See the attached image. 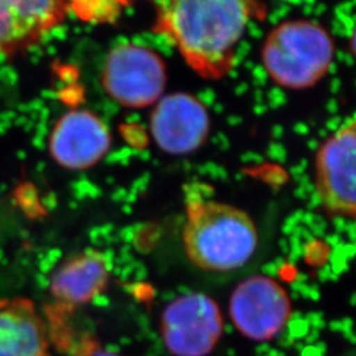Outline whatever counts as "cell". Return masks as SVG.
<instances>
[{
	"mask_svg": "<svg viewBox=\"0 0 356 356\" xmlns=\"http://www.w3.org/2000/svg\"><path fill=\"white\" fill-rule=\"evenodd\" d=\"M314 182L319 202L330 216L356 222V119L338 128L319 147Z\"/></svg>",
	"mask_w": 356,
	"mask_h": 356,
	"instance_id": "5",
	"label": "cell"
},
{
	"mask_svg": "<svg viewBox=\"0 0 356 356\" xmlns=\"http://www.w3.org/2000/svg\"><path fill=\"white\" fill-rule=\"evenodd\" d=\"M69 3L0 0V54L23 51L64 22Z\"/></svg>",
	"mask_w": 356,
	"mask_h": 356,
	"instance_id": "10",
	"label": "cell"
},
{
	"mask_svg": "<svg viewBox=\"0 0 356 356\" xmlns=\"http://www.w3.org/2000/svg\"><path fill=\"white\" fill-rule=\"evenodd\" d=\"M229 318L243 337L264 342L276 338L292 316L286 291L272 277L254 275L231 293Z\"/></svg>",
	"mask_w": 356,
	"mask_h": 356,
	"instance_id": "7",
	"label": "cell"
},
{
	"mask_svg": "<svg viewBox=\"0 0 356 356\" xmlns=\"http://www.w3.org/2000/svg\"><path fill=\"white\" fill-rule=\"evenodd\" d=\"M350 44H351V51H353V54H354V57L356 58V26H354V29H353Z\"/></svg>",
	"mask_w": 356,
	"mask_h": 356,
	"instance_id": "14",
	"label": "cell"
},
{
	"mask_svg": "<svg viewBox=\"0 0 356 356\" xmlns=\"http://www.w3.org/2000/svg\"><path fill=\"white\" fill-rule=\"evenodd\" d=\"M335 45L330 33L313 20H288L275 26L261 47L268 76L281 88L307 89L330 70Z\"/></svg>",
	"mask_w": 356,
	"mask_h": 356,
	"instance_id": "3",
	"label": "cell"
},
{
	"mask_svg": "<svg viewBox=\"0 0 356 356\" xmlns=\"http://www.w3.org/2000/svg\"><path fill=\"white\" fill-rule=\"evenodd\" d=\"M110 267L103 254L86 251L65 261L56 270L51 293L58 305L67 309L86 305L107 288Z\"/></svg>",
	"mask_w": 356,
	"mask_h": 356,
	"instance_id": "12",
	"label": "cell"
},
{
	"mask_svg": "<svg viewBox=\"0 0 356 356\" xmlns=\"http://www.w3.org/2000/svg\"><path fill=\"white\" fill-rule=\"evenodd\" d=\"M102 83L119 104L129 108L148 107L163 98L165 64L156 51L144 45L120 44L104 61Z\"/></svg>",
	"mask_w": 356,
	"mask_h": 356,
	"instance_id": "4",
	"label": "cell"
},
{
	"mask_svg": "<svg viewBox=\"0 0 356 356\" xmlns=\"http://www.w3.org/2000/svg\"><path fill=\"white\" fill-rule=\"evenodd\" d=\"M154 7V29L198 76L214 81L232 70L238 44L261 13L257 3L242 0H164Z\"/></svg>",
	"mask_w": 356,
	"mask_h": 356,
	"instance_id": "1",
	"label": "cell"
},
{
	"mask_svg": "<svg viewBox=\"0 0 356 356\" xmlns=\"http://www.w3.org/2000/svg\"><path fill=\"white\" fill-rule=\"evenodd\" d=\"M185 254L195 267L225 273L244 267L259 245L254 219L232 204L194 197L186 204Z\"/></svg>",
	"mask_w": 356,
	"mask_h": 356,
	"instance_id": "2",
	"label": "cell"
},
{
	"mask_svg": "<svg viewBox=\"0 0 356 356\" xmlns=\"http://www.w3.org/2000/svg\"><path fill=\"white\" fill-rule=\"evenodd\" d=\"M161 337L175 356H207L223 334V316L216 301L204 293H186L166 305Z\"/></svg>",
	"mask_w": 356,
	"mask_h": 356,
	"instance_id": "6",
	"label": "cell"
},
{
	"mask_svg": "<svg viewBox=\"0 0 356 356\" xmlns=\"http://www.w3.org/2000/svg\"><path fill=\"white\" fill-rule=\"evenodd\" d=\"M0 356H49L44 319L26 298H0Z\"/></svg>",
	"mask_w": 356,
	"mask_h": 356,
	"instance_id": "11",
	"label": "cell"
},
{
	"mask_svg": "<svg viewBox=\"0 0 356 356\" xmlns=\"http://www.w3.org/2000/svg\"><path fill=\"white\" fill-rule=\"evenodd\" d=\"M111 145L108 128L86 110L69 111L51 131V157L66 169L83 170L101 161Z\"/></svg>",
	"mask_w": 356,
	"mask_h": 356,
	"instance_id": "9",
	"label": "cell"
},
{
	"mask_svg": "<svg viewBox=\"0 0 356 356\" xmlns=\"http://www.w3.org/2000/svg\"><path fill=\"white\" fill-rule=\"evenodd\" d=\"M210 126L207 108L191 94H169L154 104L151 131L156 144L166 153L197 151L207 140Z\"/></svg>",
	"mask_w": 356,
	"mask_h": 356,
	"instance_id": "8",
	"label": "cell"
},
{
	"mask_svg": "<svg viewBox=\"0 0 356 356\" xmlns=\"http://www.w3.org/2000/svg\"><path fill=\"white\" fill-rule=\"evenodd\" d=\"M123 3L115 1H82V3H73L70 7L86 22H110L120 13L123 8Z\"/></svg>",
	"mask_w": 356,
	"mask_h": 356,
	"instance_id": "13",
	"label": "cell"
},
{
	"mask_svg": "<svg viewBox=\"0 0 356 356\" xmlns=\"http://www.w3.org/2000/svg\"><path fill=\"white\" fill-rule=\"evenodd\" d=\"M91 356H122L119 355V354H116V353H111V351H98V353H95V354H92Z\"/></svg>",
	"mask_w": 356,
	"mask_h": 356,
	"instance_id": "15",
	"label": "cell"
}]
</instances>
